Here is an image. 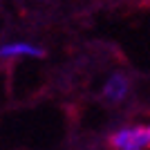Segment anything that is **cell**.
<instances>
[{
    "mask_svg": "<svg viewBox=\"0 0 150 150\" xmlns=\"http://www.w3.org/2000/svg\"><path fill=\"white\" fill-rule=\"evenodd\" d=\"M92 150H99V148H92Z\"/></svg>",
    "mask_w": 150,
    "mask_h": 150,
    "instance_id": "obj_5",
    "label": "cell"
},
{
    "mask_svg": "<svg viewBox=\"0 0 150 150\" xmlns=\"http://www.w3.org/2000/svg\"><path fill=\"white\" fill-rule=\"evenodd\" d=\"M105 146L108 150H150V108L130 117V123L108 132Z\"/></svg>",
    "mask_w": 150,
    "mask_h": 150,
    "instance_id": "obj_1",
    "label": "cell"
},
{
    "mask_svg": "<svg viewBox=\"0 0 150 150\" xmlns=\"http://www.w3.org/2000/svg\"><path fill=\"white\" fill-rule=\"evenodd\" d=\"M134 81L125 69H112L103 79L96 99L110 110H121L128 101L134 99Z\"/></svg>",
    "mask_w": 150,
    "mask_h": 150,
    "instance_id": "obj_2",
    "label": "cell"
},
{
    "mask_svg": "<svg viewBox=\"0 0 150 150\" xmlns=\"http://www.w3.org/2000/svg\"><path fill=\"white\" fill-rule=\"evenodd\" d=\"M13 56H34V58H45L47 50L38 47V45H29L25 40H13V43L0 45V58H13Z\"/></svg>",
    "mask_w": 150,
    "mask_h": 150,
    "instance_id": "obj_3",
    "label": "cell"
},
{
    "mask_svg": "<svg viewBox=\"0 0 150 150\" xmlns=\"http://www.w3.org/2000/svg\"><path fill=\"white\" fill-rule=\"evenodd\" d=\"M9 96H11V92H9V67H0V108L7 103Z\"/></svg>",
    "mask_w": 150,
    "mask_h": 150,
    "instance_id": "obj_4",
    "label": "cell"
}]
</instances>
